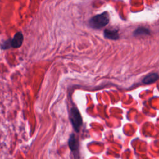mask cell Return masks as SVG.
Here are the masks:
<instances>
[{"instance_id":"cell-5","label":"cell","mask_w":159,"mask_h":159,"mask_svg":"<svg viewBox=\"0 0 159 159\" xmlns=\"http://www.w3.org/2000/svg\"><path fill=\"white\" fill-rule=\"evenodd\" d=\"M158 78V75L157 73H151L146 76L143 78L142 81L144 84H150L155 82Z\"/></svg>"},{"instance_id":"cell-3","label":"cell","mask_w":159,"mask_h":159,"mask_svg":"<svg viewBox=\"0 0 159 159\" xmlns=\"http://www.w3.org/2000/svg\"><path fill=\"white\" fill-rule=\"evenodd\" d=\"M23 35L20 32L16 34L12 40H7L2 46L3 48H8L9 47L19 48L21 46L23 42Z\"/></svg>"},{"instance_id":"cell-6","label":"cell","mask_w":159,"mask_h":159,"mask_svg":"<svg viewBox=\"0 0 159 159\" xmlns=\"http://www.w3.org/2000/svg\"><path fill=\"white\" fill-rule=\"evenodd\" d=\"M69 147L71 148V150H77L78 148V140L76 139V138L75 137V136L73 134H71L70 139H69Z\"/></svg>"},{"instance_id":"cell-7","label":"cell","mask_w":159,"mask_h":159,"mask_svg":"<svg viewBox=\"0 0 159 159\" xmlns=\"http://www.w3.org/2000/svg\"><path fill=\"white\" fill-rule=\"evenodd\" d=\"M134 34L135 35H148L149 34V30L148 29L145 28V27H139L137 28Z\"/></svg>"},{"instance_id":"cell-4","label":"cell","mask_w":159,"mask_h":159,"mask_svg":"<svg viewBox=\"0 0 159 159\" xmlns=\"http://www.w3.org/2000/svg\"><path fill=\"white\" fill-rule=\"evenodd\" d=\"M104 35L106 38L112 40H117L119 37L118 30L116 29H105L104 31Z\"/></svg>"},{"instance_id":"cell-1","label":"cell","mask_w":159,"mask_h":159,"mask_svg":"<svg viewBox=\"0 0 159 159\" xmlns=\"http://www.w3.org/2000/svg\"><path fill=\"white\" fill-rule=\"evenodd\" d=\"M109 22V16L107 12H104L100 14L93 17L89 21L91 27L94 29H100L106 25Z\"/></svg>"},{"instance_id":"cell-2","label":"cell","mask_w":159,"mask_h":159,"mask_svg":"<svg viewBox=\"0 0 159 159\" xmlns=\"http://www.w3.org/2000/svg\"><path fill=\"white\" fill-rule=\"evenodd\" d=\"M70 118L73 128L76 132H78L82 125V118L77 108L72 107L71 109Z\"/></svg>"}]
</instances>
